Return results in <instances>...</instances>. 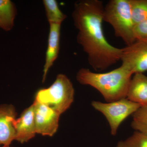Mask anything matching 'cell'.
Instances as JSON below:
<instances>
[{"label":"cell","mask_w":147,"mask_h":147,"mask_svg":"<svg viewBox=\"0 0 147 147\" xmlns=\"http://www.w3.org/2000/svg\"><path fill=\"white\" fill-rule=\"evenodd\" d=\"M17 9L10 0H0V28L5 31H10L14 26Z\"/></svg>","instance_id":"cell-12"},{"label":"cell","mask_w":147,"mask_h":147,"mask_svg":"<svg viewBox=\"0 0 147 147\" xmlns=\"http://www.w3.org/2000/svg\"><path fill=\"white\" fill-rule=\"evenodd\" d=\"M42 3L49 24H61L66 19L67 15L61 10L56 0H43Z\"/></svg>","instance_id":"cell-13"},{"label":"cell","mask_w":147,"mask_h":147,"mask_svg":"<svg viewBox=\"0 0 147 147\" xmlns=\"http://www.w3.org/2000/svg\"><path fill=\"white\" fill-rule=\"evenodd\" d=\"M126 98L141 106L147 105V76L144 73L134 74L131 77Z\"/></svg>","instance_id":"cell-11"},{"label":"cell","mask_w":147,"mask_h":147,"mask_svg":"<svg viewBox=\"0 0 147 147\" xmlns=\"http://www.w3.org/2000/svg\"><path fill=\"white\" fill-rule=\"evenodd\" d=\"M130 4L134 26L147 19V0H130Z\"/></svg>","instance_id":"cell-14"},{"label":"cell","mask_w":147,"mask_h":147,"mask_svg":"<svg viewBox=\"0 0 147 147\" xmlns=\"http://www.w3.org/2000/svg\"><path fill=\"white\" fill-rule=\"evenodd\" d=\"M104 7L100 0H81L74 4L72 13L78 31L77 42L96 71L105 70L120 61L122 52V48L114 47L105 38L102 29Z\"/></svg>","instance_id":"cell-1"},{"label":"cell","mask_w":147,"mask_h":147,"mask_svg":"<svg viewBox=\"0 0 147 147\" xmlns=\"http://www.w3.org/2000/svg\"><path fill=\"white\" fill-rule=\"evenodd\" d=\"M0 147H11L10 146H1Z\"/></svg>","instance_id":"cell-18"},{"label":"cell","mask_w":147,"mask_h":147,"mask_svg":"<svg viewBox=\"0 0 147 147\" xmlns=\"http://www.w3.org/2000/svg\"><path fill=\"white\" fill-rule=\"evenodd\" d=\"M103 21L113 27L115 35L128 46L135 41L130 0H110L104 7Z\"/></svg>","instance_id":"cell-3"},{"label":"cell","mask_w":147,"mask_h":147,"mask_svg":"<svg viewBox=\"0 0 147 147\" xmlns=\"http://www.w3.org/2000/svg\"><path fill=\"white\" fill-rule=\"evenodd\" d=\"M50 30L46 53L45 63L43 67L42 82L46 80L48 71L57 59L60 50L61 28V24H49Z\"/></svg>","instance_id":"cell-10"},{"label":"cell","mask_w":147,"mask_h":147,"mask_svg":"<svg viewBox=\"0 0 147 147\" xmlns=\"http://www.w3.org/2000/svg\"><path fill=\"white\" fill-rule=\"evenodd\" d=\"M116 147H147V134L135 131L127 139L118 142Z\"/></svg>","instance_id":"cell-16"},{"label":"cell","mask_w":147,"mask_h":147,"mask_svg":"<svg viewBox=\"0 0 147 147\" xmlns=\"http://www.w3.org/2000/svg\"><path fill=\"white\" fill-rule=\"evenodd\" d=\"M17 113L11 104L0 105V147L9 146L15 139L13 122Z\"/></svg>","instance_id":"cell-9"},{"label":"cell","mask_w":147,"mask_h":147,"mask_svg":"<svg viewBox=\"0 0 147 147\" xmlns=\"http://www.w3.org/2000/svg\"><path fill=\"white\" fill-rule=\"evenodd\" d=\"M74 96L70 79L65 74H59L50 87L37 91L34 101L47 105L61 115L71 106Z\"/></svg>","instance_id":"cell-4"},{"label":"cell","mask_w":147,"mask_h":147,"mask_svg":"<svg viewBox=\"0 0 147 147\" xmlns=\"http://www.w3.org/2000/svg\"><path fill=\"white\" fill-rule=\"evenodd\" d=\"M133 74L121 65L105 73H97L89 69L82 68L76 74L80 84L94 88L101 94L107 102L126 98Z\"/></svg>","instance_id":"cell-2"},{"label":"cell","mask_w":147,"mask_h":147,"mask_svg":"<svg viewBox=\"0 0 147 147\" xmlns=\"http://www.w3.org/2000/svg\"><path fill=\"white\" fill-rule=\"evenodd\" d=\"M91 105L94 109L105 116L113 136L117 134L122 123L129 116L133 115L141 106L126 98L107 103L94 100L92 101Z\"/></svg>","instance_id":"cell-5"},{"label":"cell","mask_w":147,"mask_h":147,"mask_svg":"<svg viewBox=\"0 0 147 147\" xmlns=\"http://www.w3.org/2000/svg\"><path fill=\"white\" fill-rule=\"evenodd\" d=\"M122 66L132 74L147 71V38L137 40L122 48Z\"/></svg>","instance_id":"cell-6"},{"label":"cell","mask_w":147,"mask_h":147,"mask_svg":"<svg viewBox=\"0 0 147 147\" xmlns=\"http://www.w3.org/2000/svg\"><path fill=\"white\" fill-rule=\"evenodd\" d=\"M15 130V140L24 144L32 139L36 134L34 120V103L26 109L13 122Z\"/></svg>","instance_id":"cell-8"},{"label":"cell","mask_w":147,"mask_h":147,"mask_svg":"<svg viewBox=\"0 0 147 147\" xmlns=\"http://www.w3.org/2000/svg\"><path fill=\"white\" fill-rule=\"evenodd\" d=\"M33 103L36 134L52 137L57 130L61 115L45 104L35 101Z\"/></svg>","instance_id":"cell-7"},{"label":"cell","mask_w":147,"mask_h":147,"mask_svg":"<svg viewBox=\"0 0 147 147\" xmlns=\"http://www.w3.org/2000/svg\"><path fill=\"white\" fill-rule=\"evenodd\" d=\"M132 117V128L136 131L147 134V105L141 106Z\"/></svg>","instance_id":"cell-15"},{"label":"cell","mask_w":147,"mask_h":147,"mask_svg":"<svg viewBox=\"0 0 147 147\" xmlns=\"http://www.w3.org/2000/svg\"><path fill=\"white\" fill-rule=\"evenodd\" d=\"M133 33L136 40L147 38V19L135 25Z\"/></svg>","instance_id":"cell-17"}]
</instances>
